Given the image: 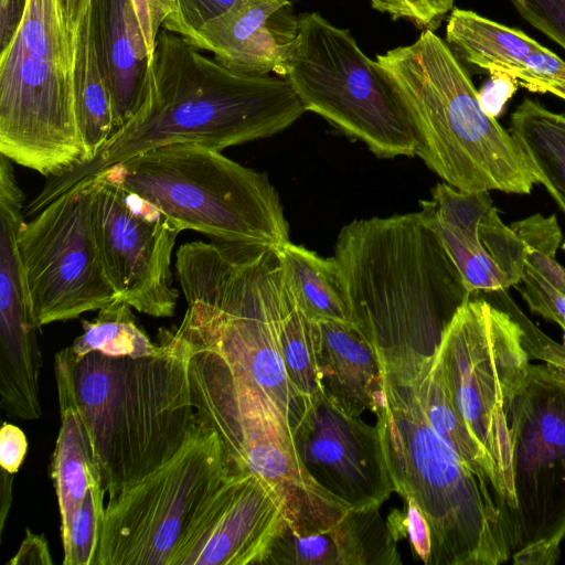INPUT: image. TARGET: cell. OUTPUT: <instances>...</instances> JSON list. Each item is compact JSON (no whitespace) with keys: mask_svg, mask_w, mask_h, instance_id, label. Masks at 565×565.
Returning a JSON list of instances; mask_svg holds the SVG:
<instances>
[{"mask_svg":"<svg viewBox=\"0 0 565 565\" xmlns=\"http://www.w3.org/2000/svg\"><path fill=\"white\" fill-rule=\"evenodd\" d=\"M305 111L286 78L233 71L163 29L136 115L93 160L50 179L25 206V216L38 214L81 181L148 150L198 143L222 151L276 135Z\"/></svg>","mask_w":565,"mask_h":565,"instance_id":"obj_1","label":"cell"},{"mask_svg":"<svg viewBox=\"0 0 565 565\" xmlns=\"http://www.w3.org/2000/svg\"><path fill=\"white\" fill-rule=\"evenodd\" d=\"M349 322L382 371L414 375L473 295L419 212L354 220L333 256Z\"/></svg>","mask_w":565,"mask_h":565,"instance_id":"obj_2","label":"cell"},{"mask_svg":"<svg viewBox=\"0 0 565 565\" xmlns=\"http://www.w3.org/2000/svg\"><path fill=\"white\" fill-rule=\"evenodd\" d=\"M170 347L159 356L75 359L57 352L54 371L67 380L92 438L109 498L173 458L199 428L189 377L190 348L159 330Z\"/></svg>","mask_w":565,"mask_h":565,"instance_id":"obj_3","label":"cell"},{"mask_svg":"<svg viewBox=\"0 0 565 565\" xmlns=\"http://www.w3.org/2000/svg\"><path fill=\"white\" fill-rule=\"evenodd\" d=\"M185 313L169 333L222 356L292 428L311 403L290 382L279 344L282 292L277 249L201 241L177 250Z\"/></svg>","mask_w":565,"mask_h":565,"instance_id":"obj_4","label":"cell"},{"mask_svg":"<svg viewBox=\"0 0 565 565\" xmlns=\"http://www.w3.org/2000/svg\"><path fill=\"white\" fill-rule=\"evenodd\" d=\"M375 413L385 461L401 497L413 498L431 533L428 565H498L512 556L508 511L429 425L412 383L383 372Z\"/></svg>","mask_w":565,"mask_h":565,"instance_id":"obj_5","label":"cell"},{"mask_svg":"<svg viewBox=\"0 0 565 565\" xmlns=\"http://www.w3.org/2000/svg\"><path fill=\"white\" fill-rule=\"evenodd\" d=\"M376 61L412 119L416 154L444 182L466 192L531 193L537 180L522 149L482 108L447 42L425 29L414 43Z\"/></svg>","mask_w":565,"mask_h":565,"instance_id":"obj_6","label":"cell"},{"mask_svg":"<svg viewBox=\"0 0 565 565\" xmlns=\"http://www.w3.org/2000/svg\"><path fill=\"white\" fill-rule=\"evenodd\" d=\"M214 242L278 249L288 223L267 173L198 143L162 146L99 172ZM98 174V173H97Z\"/></svg>","mask_w":565,"mask_h":565,"instance_id":"obj_7","label":"cell"},{"mask_svg":"<svg viewBox=\"0 0 565 565\" xmlns=\"http://www.w3.org/2000/svg\"><path fill=\"white\" fill-rule=\"evenodd\" d=\"M74 34L57 0H29L0 52V154L52 179L89 161L73 94Z\"/></svg>","mask_w":565,"mask_h":565,"instance_id":"obj_8","label":"cell"},{"mask_svg":"<svg viewBox=\"0 0 565 565\" xmlns=\"http://www.w3.org/2000/svg\"><path fill=\"white\" fill-rule=\"evenodd\" d=\"M189 377L198 422L218 436L231 466L267 481L282 498L294 533H317L350 508L307 472L292 430L276 407L211 351H191Z\"/></svg>","mask_w":565,"mask_h":565,"instance_id":"obj_9","label":"cell"},{"mask_svg":"<svg viewBox=\"0 0 565 565\" xmlns=\"http://www.w3.org/2000/svg\"><path fill=\"white\" fill-rule=\"evenodd\" d=\"M279 75L290 83L306 111L362 141L375 156L416 154L415 129L399 94L348 29L318 12L301 14Z\"/></svg>","mask_w":565,"mask_h":565,"instance_id":"obj_10","label":"cell"},{"mask_svg":"<svg viewBox=\"0 0 565 565\" xmlns=\"http://www.w3.org/2000/svg\"><path fill=\"white\" fill-rule=\"evenodd\" d=\"M231 473L218 436L199 423L173 458L108 499L96 565H182Z\"/></svg>","mask_w":565,"mask_h":565,"instance_id":"obj_11","label":"cell"},{"mask_svg":"<svg viewBox=\"0 0 565 565\" xmlns=\"http://www.w3.org/2000/svg\"><path fill=\"white\" fill-rule=\"evenodd\" d=\"M530 360L519 324L480 294L457 311L433 359L456 409L497 470L511 524L510 414Z\"/></svg>","mask_w":565,"mask_h":565,"instance_id":"obj_12","label":"cell"},{"mask_svg":"<svg viewBox=\"0 0 565 565\" xmlns=\"http://www.w3.org/2000/svg\"><path fill=\"white\" fill-rule=\"evenodd\" d=\"M515 565H553L565 539V369L530 364L510 414Z\"/></svg>","mask_w":565,"mask_h":565,"instance_id":"obj_13","label":"cell"},{"mask_svg":"<svg viewBox=\"0 0 565 565\" xmlns=\"http://www.w3.org/2000/svg\"><path fill=\"white\" fill-rule=\"evenodd\" d=\"M96 181L87 178L49 203L18 235L38 326L78 318L119 298L95 231Z\"/></svg>","mask_w":565,"mask_h":565,"instance_id":"obj_14","label":"cell"},{"mask_svg":"<svg viewBox=\"0 0 565 565\" xmlns=\"http://www.w3.org/2000/svg\"><path fill=\"white\" fill-rule=\"evenodd\" d=\"M96 181L95 231L107 276L119 298L154 317L174 315L171 257L182 231L154 204L110 181Z\"/></svg>","mask_w":565,"mask_h":565,"instance_id":"obj_15","label":"cell"},{"mask_svg":"<svg viewBox=\"0 0 565 565\" xmlns=\"http://www.w3.org/2000/svg\"><path fill=\"white\" fill-rule=\"evenodd\" d=\"M292 437L310 477L350 509L380 508L395 492L377 426L343 413L323 394Z\"/></svg>","mask_w":565,"mask_h":565,"instance_id":"obj_16","label":"cell"},{"mask_svg":"<svg viewBox=\"0 0 565 565\" xmlns=\"http://www.w3.org/2000/svg\"><path fill=\"white\" fill-rule=\"evenodd\" d=\"M420 215L435 231L472 294L508 290L521 281L525 246L503 223L489 191L466 192L446 182L419 201Z\"/></svg>","mask_w":565,"mask_h":565,"instance_id":"obj_17","label":"cell"},{"mask_svg":"<svg viewBox=\"0 0 565 565\" xmlns=\"http://www.w3.org/2000/svg\"><path fill=\"white\" fill-rule=\"evenodd\" d=\"M10 159L0 156V391L12 398L39 393L42 354L31 294L18 247L24 195Z\"/></svg>","mask_w":565,"mask_h":565,"instance_id":"obj_18","label":"cell"},{"mask_svg":"<svg viewBox=\"0 0 565 565\" xmlns=\"http://www.w3.org/2000/svg\"><path fill=\"white\" fill-rule=\"evenodd\" d=\"M446 42L468 63L492 76L565 102V61L522 30L454 8L446 25Z\"/></svg>","mask_w":565,"mask_h":565,"instance_id":"obj_19","label":"cell"},{"mask_svg":"<svg viewBox=\"0 0 565 565\" xmlns=\"http://www.w3.org/2000/svg\"><path fill=\"white\" fill-rule=\"evenodd\" d=\"M287 525L282 498L247 471L220 520L184 565H263Z\"/></svg>","mask_w":565,"mask_h":565,"instance_id":"obj_20","label":"cell"},{"mask_svg":"<svg viewBox=\"0 0 565 565\" xmlns=\"http://www.w3.org/2000/svg\"><path fill=\"white\" fill-rule=\"evenodd\" d=\"M94 44L114 111V134L145 100L150 54L134 0H89Z\"/></svg>","mask_w":565,"mask_h":565,"instance_id":"obj_21","label":"cell"},{"mask_svg":"<svg viewBox=\"0 0 565 565\" xmlns=\"http://www.w3.org/2000/svg\"><path fill=\"white\" fill-rule=\"evenodd\" d=\"M397 539L380 508L350 509L331 527L306 535L288 525L263 565H399Z\"/></svg>","mask_w":565,"mask_h":565,"instance_id":"obj_22","label":"cell"},{"mask_svg":"<svg viewBox=\"0 0 565 565\" xmlns=\"http://www.w3.org/2000/svg\"><path fill=\"white\" fill-rule=\"evenodd\" d=\"M289 4L290 0H237L189 42L212 52L216 61L233 71L257 76L279 74L296 29L284 32L275 21Z\"/></svg>","mask_w":565,"mask_h":565,"instance_id":"obj_23","label":"cell"},{"mask_svg":"<svg viewBox=\"0 0 565 565\" xmlns=\"http://www.w3.org/2000/svg\"><path fill=\"white\" fill-rule=\"evenodd\" d=\"M316 323V359L322 394L343 413H376L383 390L379 356L349 321Z\"/></svg>","mask_w":565,"mask_h":565,"instance_id":"obj_24","label":"cell"},{"mask_svg":"<svg viewBox=\"0 0 565 565\" xmlns=\"http://www.w3.org/2000/svg\"><path fill=\"white\" fill-rule=\"evenodd\" d=\"M61 425L52 459L51 477L61 516V537L70 531L75 512L87 490L102 482L100 468L93 443L72 388L65 376L55 371Z\"/></svg>","mask_w":565,"mask_h":565,"instance_id":"obj_25","label":"cell"},{"mask_svg":"<svg viewBox=\"0 0 565 565\" xmlns=\"http://www.w3.org/2000/svg\"><path fill=\"white\" fill-rule=\"evenodd\" d=\"M509 132L522 149L537 183L565 214V115L525 98L511 114Z\"/></svg>","mask_w":565,"mask_h":565,"instance_id":"obj_26","label":"cell"},{"mask_svg":"<svg viewBox=\"0 0 565 565\" xmlns=\"http://www.w3.org/2000/svg\"><path fill=\"white\" fill-rule=\"evenodd\" d=\"M73 94L77 127L90 161L114 135V111L98 63L88 8L74 33Z\"/></svg>","mask_w":565,"mask_h":565,"instance_id":"obj_27","label":"cell"},{"mask_svg":"<svg viewBox=\"0 0 565 565\" xmlns=\"http://www.w3.org/2000/svg\"><path fill=\"white\" fill-rule=\"evenodd\" d=\"M277 254L284 286L309 320L349 321L333 257H320L290 242L278 248Z\"/></svg>","mask_w":565,"mask_h":565,"instance_id":"obj_28","label":"cell"},{"mask_svg":"<svg viewBox=\"0 0 565 565\" xmlns=\"http://www.w3.org/2000/svg\"><path fill=\"white\" fill-rule=\"evenodd\" d=\"M433 359L419 366L414 376L404 379L412 383L423 413L433 429L457 451L471 469L492 486L508 511L497 470L483 449L471 436L456 409L437 369L433 364Z\"/></svg>","mask_w":565,"mask_h":565,"instance_id":"obj_29","label":"cell"},{"mask_svg":"<svg viewBox=\"0 0 565 565\" xmlns=\"http://www.w3.org/2000/svg\"><path fill=\"white\" fill-rule=\"evenodd\" d=\"M132 307L121 298L100 308L93 320H82L83 333L68 347L75 359L97 351L110 356H159L170 347L153 343L140 328Z\"/></svg>","mask_w":565,"mask_h":565,"instance_id":"obj_30","label":"cell"},{"mask_svg":"<svg viewBox=\"0 0 565 565\" xmlns=\"http://www.w3.org/2000/svg\"><path fill=\"white\" fill-rule=\"evenodd\" d=\"M279 344L290 382L306 399L315 402L322 395L316 359V323L298 309L284 282Z\"/></svg>","mask_w":565,"mask_h":565,"instance_id":"obj_31","label":"cell"},{"mask_svg":"<svg viewBox=\"0 0 565 565\" xmlns=\"http://www.w3.org/2000/svg\"><path fill=\"white\" fill-rule=\"evenodd\" d=\"M105 494L102 482L87 490L68 533L62 539L64 565H96L105 519Z\"/></svg>","mask_w":565,"mask_h":565,"instance_id":"obj_32","label":"cell"},{"mask_svg":"<svg viewBox=\"0 0 565 565\" xmlns=\"http://www.w3.org/2000/svg\"><path fill=\"white\" fill-rule=\"evenodd\" d=\"M504 310L522 330V344L530 359L565 369V343L559 344L541 331L518 307L507 290L478 292Z\"/></svg>","mask_w":565,"mask_h":565,"instance_id":"obj_33","label":"cell"},{"mask_svg":"<svg viewBox=\"0 0 565 565\" xmlns=\"http://www.w3.org/2000/svg\"><path fill=\"white\" fill-rule=\"evenodd\" d=\"M520 284L515 286L529 309L542 318L555 322L564 332L565 340V295L558 292L531 266L525 264Z\"/></svg>","mask_w":565,"mask_h":565,"instance_id":"obj_34","label":"cell"},{"mask_svg":"<svg viewBox=\"0 0 565 565\" xmlns=\"http://www.w3.org/2000/svg\"><path fill=\"white\" fill-rule=\"evenodd\" d=\"M237 0H177V10L163 23L169 32L191 40L205 24L224 14Z\"/></svg>","mask_w":565,"mask_h":565,"instance_id":"obj_35","label":"cell"},{"mask_svg":"<svg viewBox=\"0 0 565 565\" xmlns=\"http://www.w3.org/2000/svg\"><path fill=\"white\" fill-rule=\"evenodd\" d=\"M404 509L392 512L387 522L395 537H407L413 553L428 565L431 556V533L429 523L413 498H405Z\"/></svg>","mask_w":565,"mask_h":565,"instance_id":"obj_36","label":"cell"},{"mask_svg":"<svg viewBox=\"0 0 565 565\" xmlns=\"http://www.w3.org/2000/svg\"><path fill=\"white\" fill-rule=\"evenodd\" d=\"M373 9L392 19H407L418 26L433 30L451 12L455 0H370Z\"/></svg>","mask_w":565,"mask_h":565,"instance_id":"obj_37","label":"cell"},{"mask_svg":"<svg viewBox=\"0 0 565 565\" xmlns=\"http://www.w3.org/2000/svg\"><path fill=\"white\" fill-rule=\"evenodd\" d=\"M532 26L565 50V0H510Z\"/></svg>","mask_w":565,"mask_h":565,"instance_id":"obj_38","label":"cell"},{"mask_svg":"<svg viewBox=\"0 0 565 565\" xmlns=\"http://www.w3.org/2000/svg\"><path fill=\"white\" fill-rule=\"evenodd\" d=\"M145 40L153 56L156 40L164 21L177 10V0H134Z\"/></svg>","mask_w":565,"mask_h":565,"instance_id":"obj_39","label":"cell"},{"mask_svg":"<svg viewBox=\"0 0 565 565\" xmlns=\"http://www.w3.org/2000/svg\"><path fill=\"white\" fill-rule=\"evenodd\" d=\"M558 244L541 247L525 246V264L531 266L543 279L562 295H565V267L555 258Z\"/></svg>","mask_w":565,"mask_h":565,"instance_id":"obj_40","label":"cell"},{"mask_svg":"<svg viewBox=\"0 0 565 565\" xmlns=\"http://www.w3.org/2000/svg\"><path fill=\"white\" fill-rule=\"evenodd\" d=\"M28 452L25 434L18 426L4 422L0 431V466L17 473Z\"/></svg>","mask_w":565,"mask_h":565,"instance_id":"obj_41","label":"cell"},{"mask_svg":"<svg viewBox=\"0 0 565 565\" xmlns=\"http://www.w3.org/2000/svg\"><path fill=\"white\" fill-rule=\"evenodd\" d=\"M9 565H52L47 541L43 534L25 529V537Z\"/></svg>","mask_w":565,"mask_h":565,"instance_id":"obj_42","label":"cell"},{"mask_svg":"<svg viewBox=\"0 0 565 565\" xmlns=\"http://www.w3.org/2000/svg\"><path fill=\"white\" fill-rule=\"evenodd\" d=\"M29 0H0V52L12 41L17 33Z\"/></svg>","mask_w":565,"mask_h":565,"instance_id":"obj_43","label":"cell"},{"mask_svg":"<svg viewBox=\"0 0 565 565\" xmlns=\"http://www.w3.org/2000/svg\"><path fill=\"white\" fill-rule=\"evenodd\" d=\"M509 81L510 79H507L503 83H495L492 87H488L486 90L479 92L481 106L491 117L497 118L498 115H500L503 105L514 90Z\"/></svg>","mask_w":565,"mask_h":565,"instance_id":"obj_44","label":"cell"},{"mask_svg":"<svg viewBox=\"0 0 565 565\" xmlns=\"http://www.w3.org/2000/svg\"><path fill=\"white\" fill-rule=\"evenodd\" d=\"M57 4L66 28L74 34L88 8L89 0H57Z\"/></svg>","mask_w":565,"mask_h":565,"instance_id":"obj_45","label":"cell"},{"mask_svg":"<svg viewBox=\"0 0 565 565\" xmlns=\"http://www.w3.org/2000/svg\"><path fill=\"white\" fill-rule=\"evenodd\" d=\"M13 473L1 468V505H0V532L4 529V523L12 502Z\"/></svg>","mask_w":565,"mask_h":565,"instance_id":"obj_46","label":"cell"},{"mask_svg":"<svg viewBox=\"0 0 565 565\" xmlns=\"http://www.w3.org/2000/svg\"><path fill=\"white\" fill-rule=\"evenodd\" d=\"M563 249L565 250V242L563 243Z\"/></svg>","mask_w":565,"mask_h":565,"instance_id":"obj_47","label":"cell"}]
</instances>
